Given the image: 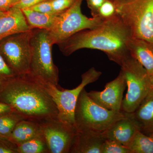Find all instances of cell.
Returning a JSON list of instances; mask_svg holds the SVG:
<instances>
[{
    "label": "cell",
    "mask_w": 153,
    "mask_h": 153,
    "mask_svg": "<svg viewBox=\"0 0 153 153\" xmlns=\"http://www.w3.org/2000/svg\"><path fill=\"white\" fill-rule=\"evenodd\" d=\"M29 8L43 13H55L53 12L51 0L43 1Z\"/></svg>",
    "instance_id": "27"
},
{
    "label": "cell",
    "mask_w": 153,
    "mask_h": 153,
    "mask_svg": "<svg viewBox=\"0 0 153 153\" xmlns=\"http://www.w3.org/2000/svg\"><path fill=\"white\" fill-rule=\"evenodd\" d=\"M16 76L0 54V86Z\"/></svg>",
    "instance_id": "24"
},
{
    "label": "cell",
    "mask_w": 153,
    "mask_h": 153,
    "mask_svg": "<svg viewBox=\"0 0 153 153\" xmlns=\"http://www.w3.org/2000/svg\"><path fill=\"white\" fill-rule=\"evenodd\" d=\"M22 10L31 29L49 30L56 17L60 14L43 13L30 8L22 9Z\"/></svg>",
    "instance_id": "18"
},
{
    "label": "cell",
    "mask_w": 153,
    "mask_h": 153,
    "mask_svg": "<svg viewBox=\"0 0 153 153\" xmlns=\"http://www.w3.org/2000/svg\"><path fill=\"white\" fill-rule=\"evenodd\" d=\"M83 0H76L67 10L56 17L49 30L55 44H60L81 30L92 29L102 22L97 17L88 18L82 14Z\"/></svg>",
    "instance_id": "7"
},
{
    "label": "cell",
    "mask_w": 153,
    "mask_h": 153,
    "mask_svg": "<svg viewBox=\"0 0 153 153\" xmlns=\"http://www.w3.org/2000/svg\"><path fill=\"white\" fill-rule=\"evenodd\" d=\"M130 30L117 15L92 29L81 30L58 44L63 55L68 56L79 49L100 50L119 66L131 55Z\"/></svg>",
    "instance_id": "1"
},
{
    "label": "cell",
    "mask_w": 153,
    "mask_h": 153,
    "mask_svg": "<svg viewBox=\"0 0 153 153\" xmlns=\"http://www.w3.org/2000/svg\"><path fill=\"white\" fill-rule=\"evenodd\" d=\"M12 111V108L8 104L0 102V115Z\"/></svg>",
    "instance_id": "31"
},
{
    "label": "cell",
    "mask_w": 153,
    "mask_h": 153,
    "mask_svg": "<svg viewBox=\"0 0 153 153\" xmlns=\"http://www.w3.org/2000/svg\"><path fill=\"white\" fill-rule=\"evenodd\" d=\"M4 12H5V11H4L2 10H0V15H2V14L4 13Z\"/></svg>",
    "instance_id": "33"
},
{
    "label": "cell",
    "mask_w": 153,
    "mask_h": 153,
    "mask_svg": "<svg viewBox=\"0 0 153 153\" xmlns=\"http://www.w3.org/2000/svg\"><path fill=\"white\" fill-rule=\"evenodd\" d=\"M18 153L17 145L8 138L0 137V153Z\"/></svg>",
    "instance_id": "26"
},
{
    "label": "cell",
    "mask_w": 153,
    "mask_h": 153,
    "mask_svg": "<svg viewBox=\"0 0 153 153\" xmlns=\"http://www.w3.org/2000/svg\"><path fill=\"white\" fill-rule=\"evenodd\" d=\"M128 147L132 153H153V136L138 130Z\"/></svg>",
    "instance_id": "19"
},
{
    "label": "cell",
    "mask_w": 153,
    "mask_h": 153,
    "mask_svg": "<svg viewBox=\"0 0 153 153\" xmlns=\"http://www.w3.org/2000/svg\"><path fill=\"white\" fill-rule=\"evenodd\" d=\"M30 30L21 9L13 7L0 15V41L11 35Z\"/></svg>",
    "instance_id": "13"
},
{
    "label": "cell",
    "mask_w": 153,
    "mask_h": 153,
    "mask_svg": "<svg viewBox=\"0 0 153 153\" xmlns=\"http://www.w3.org/2000/svg\"><path fill=\"white\" fill-rule=\"evenodd\" d=\"M125 113L139 131L148 135L153 134V88L134 112Z\"/></svg>",
    "instance_id": "12"
},
{
    "label": "cell",
    "mask_w": 153,
    "mask_h": 153,
    "mask_svg": "<svg viewBox=\"0 0 153 153\" xmlns=\"http://www.w3.org/2000/svg\"><path fill=\"white\" fill-rule=\"evenodd\" d=\"M133 38L153 42V0H113Z\"/></svg>",
    "instance_id": "5"
},
{
    "label": "cell",
    "mask_w": 153,
    "mask_h": 153,
    "mask_svg": "<svg viewBox=\"0 0 153 153\" xmlns=\"http://www.w3.org/2000/svg\"><path fill=\"white\" fill-rule=\"evenodd\" d=\"M76 0H51L53 12L55 13H63L71 8Z\"/></svg>",
    "instance_id": "25"
},
{
    "label": "cell",
    "mask_w": 153,
    "mask_h": 153,
    "mask_svg": "<svg viewBox=\"0 0 153 153\" xmlns=\"http://www.w3.org/2000/svg\"><path fill=\"white\" fill-rule=\"evenodd\" d=\"M102 74L101 71H97L94 67L90 68L81 75V83L71 90H60L57 85L44 84L57 107V119L75 126L74 113L79 94L85 86L96 81Z\"/></svg>",
    "instance_id": "8"
},
{
    "label": "cell",
    "mask_w": 153,
    "mask_h": 153,
    "mask_svg": "<svg viewBox=\"0 0 153 153\" xmlns=\"http://www.w3.org/2000/svg\"><path fill=\"white\" fill-rule=\"evenodd\" d=\"M123 111L107 109L93 101L85 88L79 94L74 113L76 132H105L117 120L125 117Z\"/></svg>",
    "instance_id": "4"
},
{
    "label": "cell",
    "mask_w": 153,
    "mask_h": 153,
    "mask_svg": "<svg viewBox=\"0 0 153 153\" xmlns=\"http://www.w3.org/2000/svg\"><path fill=\"white\" fill-rule=\"evenodd\" d=\"M129 51L146 69L149 76L153 75V42L132 38L129 41Z\"/></svg>",
    "instance_id": "15"
},
{
    "label": "cell",
    "mask_w": 153,
    "mask_h": 153,
    "mask_svg": "<svg viewBox=\"0 0 153 153\" xmlns=\"http://www.w3.org/2000/svg\"><path fill=\"white\" fill-rule=\"evenodd\" d=\"M24 119L21 115L13 111L1 115L0 137H8L17 124Z\"/></svg>",
    "instance_id": "21"
},
{
    "label": "cell",
    "mask_w": 153,
    "mask_h": 153,
    "mask_svg": "<svg viewBox=\"0 0 153 153\" xmlns=\"http://www.w3.org/2000/svg\"><path fill=\"white\" fill-rule=\"evenodd\" d=\"M0 102L25 120L41 122L57 118V107L44 84L29 74L17 75L1 85Z\"/></svg>",
    "instance_id": "2"
},
{
    "label": "cell",
    "mask_w": 153,
    "mask_h": 153,
    "mask_svg": "<svg viewBox=\"0 0 153 153\" xmlns=\"http://www.w3.org/2000/svg\"><path fill=\"white\" fill-rule=\"evenodd\" d=\"M41 134L40 122L24 119L17 124L8 138L18 146Z\"/></svg>",
    "instance_id": "17"
},
{
    "label": "cell",
    "mask_w": 153,
    "mask_h": 153,
    "mask_svg": "<svg viewBox=\"0 0 153 153\" xmlns=\"http://www.w3.org/2000/svg\"><path fill=\"white\" fill-rule=\"evenodd\" d=\"M101 153H132L128 147L120 143L106 139L102 148Z\"/></svg>",
    "instance_id": "23"
},
{
    "label": "cell",
    "mask_w": 153,
    "mask_h": 153,
    "mask_svg": "<svg viewBox=\"0 0 153 153\" xmlns=\"http://www.w3.org/2000/svg\"><path fill=\"white\" fill-rule=\"evenodd\" d=\"M32 34V29L11 35L0 41V54L17 75L29 74Z\"/></svg>",
    "instance_id": "9"
},
{
    "label": "cell",
    "mask_w": 153,
    "mask_h": 153,
    "mask_svg": "<svg viewBox=\"0 0 153 153\" xmlns=\"http://www.w3.org/2000/svg\"><path fill=\"white\" fill-rule=\"evenodd\" d=\"M125 78L120 71L117 77L108 82L102 91H91L88 94L93 101L107 109L120 112L121 111L124 91L126 87Z\"/></svg>",
    "instance_id": "11"
},
{
    "label": "cell",
    "mask_w": 153,
    "mask_h": 153,
    "mask_svg": "<svg viewBox=\"0 0 153 153\" xmlns=\"http://www.w3.org/2000/svg\"><path fill=\"white\" fill-rule=\"evenodd\" d=\"M41 133L47 143L49 153H69L76 134L74 126L57 118L41 122Z\"/></svg>",
    "instance_id": "10"
},
{
    "label": "cell",
    "mask_w": 153,
    "mask_h": 153,
    "mask_svg": "<svg viewBox=\"0 0 153 153\" xmlns=\"http://www.w3.org/2000/svg\"><path fill=\"white\" fill-rule=\"evenodd\" d=\"M125 115L116 122L105 132V135L107 139L115 141L128 147L138 129L133 121Z\"/></svg>",
    "instance_id": "16"
},
{
    "label": "cell",
    "mask_w": 153,
    "mask_h": 153,
    "mask_svg": "<svg viewBox=\"0 0 153 153\" xmlns=\"http://www.w3.org/2000/svg\"><path fill=\"white\" fill-rule=\"evenodd\" d=\"M19 0H0V10L4 11L8 10L15 7Z\"/></svg>",
    "instance_id": "30"
},
{
    "label": "cell",
    "mask_w": 153,
    "mask_h": 153,
    "mask_svg": "<svg viewBox=\"0 0 153 153\" xmlns=\"http://www.w3.org/2000/svg\"><path fill=\"white\" fill-rule=\"evenodd\" d=\"M152 136H153V134H152Z\"/></svg>",
    "instance_id": "34"
},
{
    "label": "cell",
    "mask_w": 153,
    "mask_h": 153,
    "mask_svg": "<svg viewBox=\"0 0 153 153\" xmlns=\"http://www.w3.org/2000/svg\"><path fill=\"white\" fill-rule=\"evenodd\" d=\"M120 66L128 88L123 100L121 111L132 113L152 88L150 78L146 69L131 55L124 60Z\"/></svg>",
    "instance_id": "6"
},
{
    "label": "cell",
    "mask_w": 153,
    "mask_h": 153,
    "mask_svg": "<svg viewBox=\"0 0 153 153\" xmlns=\"http://www.w3.org/2000/svg\"><path fill=\"white\" fill-rule=\"evenodd\" d=\"M117 15L116 8L113 0H105L99 8L95 17L102 21H105Z\"/></svg>",
    "instance_id": "22"
},
{
    "label": "cell",
    "mask_w": 153,
    "mask_h": 153,
    "mask_svg": "<svg viewBox=\"0 0 153 153\" xmlns=\"http://www.w3.org/2000/svg\"><path fill=\"white\" fill-rule=\"evenodd\" d=\"M88 7L90 9L92 17H95L97 11L105 0H85Z\"/></svg>",
    "instance_id": "28"
},
{
    "label": "cell",
    "mask_w": 153,
    "mask_h": 153,
    "mask_svg": "<svg viewBox=\"0 0 153 153\" xmlns=\"http://www.w3.org/2000/svg\"><path fill=\"white\" fill-rule=\"evenodd\" d=\"M31 43L32 55L28 74L43 84L58 86L59 70L52 56L55 44L49 30L32 29Z\"/></svg>",
    "instance_id": "3"
},
{
    "label": "cell",
    "mask_w": 153,
    "mask_h": 153,
    "mask_svg": "<svg viewBox=\"0 0 153 153\" xmlns=\"http://www.w3.org/2000/svg\"><path fill=\"white\" fill-rule=\"evenodd\" d=\"M18 153H49L42 134L17 146Z\"/></svg>",
    "instance_id": "20"
},
{
    "label": "cell",
    "mask_w": 153,
    "mask_h": 153,
    "mask_svg": "<svg viewBox=\"0 0 153 153\" xmlns=\"http://www.w3.org/2000/svg\"><path fill=\"white\" fill-rule=\"evenodd\" d=\"M106 139L105 132H76L70 153H101L102 148Z\"/></svg>",
    "instance_id": "14"
},
{
    "label": "cell",
    "mask_w": 153,
    "mask_h": 153,
    "mask_svg": "<svg viewBox=\"0 0 153 153\" xmlns=\"http://www.w3.org/2000/svg\"><path fill=\"white\" fill-rule=\"evenodd\" d=\"M150 81L151 84H152V86L153 88V76H150Z\"/></svg>",
    "instance_id": "32"
},
{
    "label": "cell",
    "mask_w": 153,
    "mask_h": 153,
    "mask_svg": "<svg viewBox=\"0 0 153 153\" xmlns=\"http://www.w3.org/2000/svg\"><path fill=\"white\" fill-rule=\"evenodd\" d=\"M47 0H19V2L15 7L22 10L29 8L38 3Z\"/></svg>",
    "instance_id": "29"
}]
</instances>
